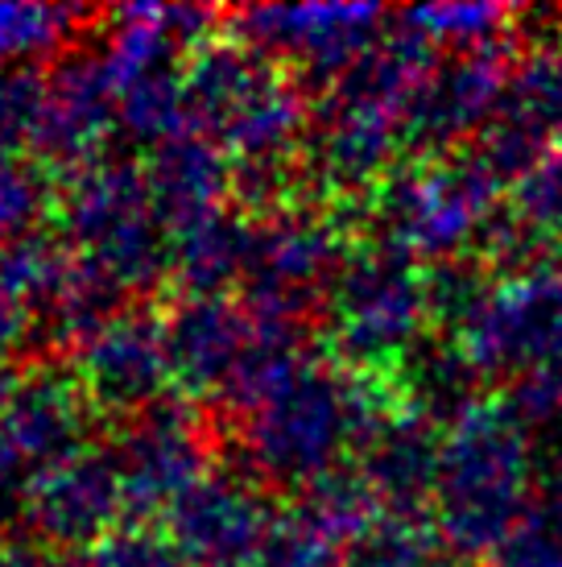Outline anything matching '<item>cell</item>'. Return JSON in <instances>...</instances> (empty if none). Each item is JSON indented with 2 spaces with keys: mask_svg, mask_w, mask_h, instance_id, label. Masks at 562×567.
Wrapping results in <instances>:
<instances>
[{
  "mask_svg": "<svg viewBox=\"0 0 562 567\" xmlns=\"http://www.w3.org/2000/svg\"><path fill=\"white\" fill-rule=\"evenodd\" d=\"M530 426L504 402L480 398L443 440L435 518L459 559H492L530 518Z\"/></svg>",
  "mask_w": 562,
  "mask_h": 567,
  "instance_id": "obj_1",
  "label": "cell"
},
{
  "mask_svg": "<svg viewBox=\"0 0 562 567\" xmlns=\"http://www.w3.org/2000/svg\"><path fill=\"white\" fill-rule=\"evenodd\" d=\"M459 348L480 378L509 385L533 369L562 364V261L500 278L485 307L459 331Z\"/></svg>",
  "mask_w": 562,
  "mask_h": 567,
  "instance_id": "obj_2",
  "label": "cell"
},
{
  "mask_svg": "<svg viewBox=\"0 0 562 567\" xmlns=\"http://www.w3.org/2000/svg\"><path fill=\"white\" fill-rule=\"evenodd\" d=\"M497 195L500 187L471 158L409 174L393 199L397 237L426 257L455 261V252L464 257L480 245L488 220L500 212Z\"/></svg>",
  "mask_w": 562,
  "mask_h": 567,
  "instance_id": "obj_3",
  "label": "cell"
},
{
  "mask_svg": "<svg viewBox=\"0 0 562 567\" xmlns=\"http://www.w3.org/2000/svg\"><path fill=\"white\" fill-rule=\"evenodd\" d=\"M509 80H513V50L504 42L459 50L447 66H435V75L414 100L409 137L422 150H451L464 137H480L497 116Z\"/></svg>",
  "mask_w": 562,
  "mask_h": 567,
  "instance_id": "obj_4",
  "label": "cell"
},
{
  "mask_svg": "<svg viewBox=\"0 0 562 567\" xmlns=\"http://www.w3.org/2000/svg\"><path fill=\"white\" fill-rule=\"evenodd\" d=\"M426 316H430L426 278H418L402 261H381L356 282L352 323H356V340L373 352L406 348Z\"/></svg>",
  "mask_w": 562,
  "mask_h": 567,
  "instance_id": "obj_5",
  "label": "cell"
},
{
  "mask_svg": "<svg viewBox=\"0 0 562 567\" xmlns=\"http://www.w3.org/2000/svg\"><path fill=\"white\" fill-rule=\"evenodd\" d=\"M438 460H443V443L430 435V423L418 419V423L397 426L385 440L376 456V481L402 509H418L435 502Z\"/></svg>",
  "mask_w": 562,
  "mask_h": 567,
  "instance_id": "obj_6",
  "label": "cell"
},
{
  "mask_svg": "<svg viewBox=\"0 0 562 567\" xmlns=\"http://www.w3.org/2000/svg\"><path fill=\"white\" fill-rule=\"evenodd\" d=\"M504 207L533 240L562 252V145H554L521 183H513Z\"/></svg>",
  "mask_w": 562,
  "mask_h": 567,
  "instance_id": "obj_7",
  "label": "cell"
},
{
  "mask_svg": "<svg viewBox=\"0 0 562 567\" xmlns=\"http://www.w3.org/2000/svg\"><path fill=\"white\" fill-rule=\"evenodd\" d=\"M509 17L513 13L504 4H430V9H414L406 21L426 42H455L459 50H480L504 38Z\"/></svg>",
  "mask_w": 562,
  "mask_h": 567,
  "instance_id": "obj_8",
  "label": "cell"
},
{
  "mask_svg": "<svg viewBox=\"0 0 562 567\" xmlns=\"http://www.w3.org/2000/svg\"><path fill=\"white\" fill-rule=\"evenodd\" d=\"M488 567H562V530L533 509L500 547Z\"/></svg>",
  "mask_w": 562,
  "mask_h": 567,
  "instance_id": "obj_9",
  "label": "cell"
},
{
  "mask_svg": "<svg viewBox=\"0 0 562 567\" xmlns=\"http://www.w3.org/2000/svg\"><path fill=\"white\" fill-rule=\"evenodd\" d=\"M542 518H550L562 530V452L550 460L547 476H542Z\"/></svg>",
  "mask_w": 562,
  "mask_h": 567,
  "instance_id": "obj_10",
  "label": "cell"
},
{
  "mask_svg": "<svg viewBox=\"0 0 562 567\" xmlns=\"http://www.w3.org/2000/svg\"><path fill=\"white\" fill-rule=\"evenodd\" d=\"M430 567H455V564H430ZM459 567H471V564H459Z\"/></svg>",
  "mask_w": 562,
  "mask_h": 567,
  "instance_id": "obj_11",
  "label": "cell"
}]
</instances>
